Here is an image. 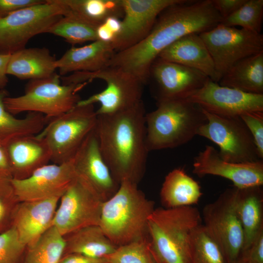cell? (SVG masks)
Returning <instances> with one entry per match:
<instances>
[{"label": "cell", "mask_w": 263, "mask_h": 263, "mask_svg": "<svg viewBox=\"0 0 263 263\" xmlns=\"http://www.w3.org/2000/svg\"><path fill=\"white\" fill-rule=\"evenodd\" d=\"M222 19L211 0H180L159 14L142 41L115 53L108 66L129 73L145 84L151 64L164 49L187 35L212 29Z\"/></svg>", "instance_id": "6da1fadb"}, {"label": "cell", "mask_w": 263, "mask_h": 263, "mask_svg": "<svg viewBox=\"0 0 263 263\" xmlns=\"http://www.w3.org/2000/svg\"><path fill=\"white\" fill-rule=\"evenodd\" d=\"M145 115L142 100L126 110L97 115L95 132L100 151L119 184L138 185L144 174L149 152Z\"/></svg>", "instance_id": "7a4b0ae2"}, {"label": "cell", "mask_w": 263, "mask_h": 263, "mask_svg": "<svg viewBox=\"0 0 263 263\" xmlns=\"http://www.w3.org/2000/svg\"><path fill=\"white\" fill-rule=\"evenodd\" d=\"M137 186L129 181L121 183L103 204L99 226L117 247L149 236L148 221L154 203Z\"/></svg>", "instance_id": "3957f363"}, {"label": "cell", "mask_w": 263, "mask_h": 263, "mask_svg": "<svg viewBox=\"0 0 263 263\" xmlns=\"http://www.w3.org/2000/svg\"><path fill=\"white\" fill-rule=\"evenodd\" d=\"M155 110L145 115L149 151L183 145L198 135L207 121L202 109L187 99L156 102Z\"/></svg>", "instance_id": "277c9868"}, {"label": "cell", "mask_w": 263, "mask_h": 263, "mask_svg": "<svg viewBox=\"0 0 263 263\" xmlns=\"http://www.w3.org/2000/svg\"><path fill=\"white\" fill-rule=\"evenodd\" d=\"M201 222L200 211L192 206L154 209L148 219V231L162 263H191L190 239Z\"/></svg>", "instance_id": "5b68a950"}, {"label": "cell", "mask_w": 263, "mask_h": 263, "mask_svg": "<svg viewBox=\"0 0 263 263\" xmlns=\"http://www.w3.org/2000/svg\"><path fill=\"white\" fill-rule=\"evenodd\" d=\"M97 79L104 81L106 88L77 103L85 105L99 103L97 115L114 113L142 101L144 84L130 74L115 67L107 66L96 72H76L60 76L64 85L88 84Z\"/></svg>", "instance_id": "8992f818"}, {"label": "cell", "mask_w": 263, "mask_h": 263, "mask_svg": "<svg viewBox=\"0 0 263 263\" xmlns=\"http://www.w3.org/2000/svg\"><path fill=\"white\" fill-rule=\"evenodd\" d=\"M86 84H62L60 76L56 73L48 78L29 80L24 94L6 97L4 104L14 115L24 112H35L50 120L75 107L81 100L77 92Z\"/></svg>", "instance_id": "52a82bcc"}, {"label": "cell", "mask_w": 263, "mask_h": 263, "mask_svg": "<svg viewBox=\"0 0 263 263\" xmlns=\"http://www.w3.org/2000/svg\"><path fill=\"white\" fill-rule=\"evenodd\" d=\"M97 116L94 105L77 104L67 112L49 120L38 135L44 139L51 161H70L88 135L94 130Z\"/></svg>", "instance_id": "ba28073f"}, {"label": "cell", "mask_w": 263, "mask_h": 263, "mask_svg": "<svg viewBox=\"0 0 263 263\" xmlns=\"http://www.w3.org/2000/svg\"><path fill=\"white\" fill-rule=\"evenodd\" d=\"M64 13L55 0H46L0 19V54L12 55L25 48L34 36L48 33Z\"/></svg>", "instance_id": "9c48e42d"}, {"label": "cell", "mask_w": 263, "mask_h": 263, "mask_svg": "<svg viewBox=\"0 0 263 263\" xmlns=\"http://www.w3.org/2000/svg\"><path fill=\"white\" fill-rule=\"evenodd\" d=\"M212 59L218 83L235 63L263 51V36L219 24L199 34Z\"/></svg>", "instance_id": "30bf717a"}, {"label": "cell", "mask_w": 263, "mask_h": 263, "mask_svg": "<svg viewBox=\"0 0 263 263\" xmlns=\"http://www.w3.org/2000/svg\"><path fill=\"white\" fill-rule=\"evenodd\" d=\"M104 200L76 175L61 196L53 225L63 236L82 227L98 225Z\"/></svg>", "instance_id": "8fae6325"}, {"label": "cell", "mask_w": 263, "mask_h": 263, "mask_svg": "<svg viewBox=\"0 0 263 263\" xmlns=\"http://www.w3.org/2000/svg\"><path fill=\"white\" fill-rule=\"evenodd\" d=\"M202 110L207 121L200 128L198 135L218 145L223 160L233 163L263 160L253 138L240 117L220 116Z\"/></svg>", "instance_id": "7c38bea8"}, {"label": "cell", "mask_w": 263, "mask_h": 263, "mask_svg": "<svg viewBox=\"0 0 263 263\" xmlns=\"http://www.w3.org/2000/svg\"><path fill=\"white\" fill-rule=\"evenodd\" d=\"M237 188L225 190L203 209L205 229L220 247L228 263H234L242 254L243 230L236 210Z\"/></svg>", "instance_id": "4fadbf2b"}, {"label": "cell", "mask_w": 263, "mask_h": 263, "mask_svg": "<svg viewBox=\"0 0 263 263\" xmlns=\"http://www.w3.org/2000/svg\"><path fill=\"white\" fill-rule=\"evenodd\" d=\"M209 78L196 70L157 57L150 68L148 81H151L153 96L158 102L187 99Z\"/></svg>", "instance_id": "5bb4252c"}, {"label": "cell", "mask_w": 263, "mask_h": 263, "mask_svg": "<svg viewBox=\"0 0 263 263\" xmlns=\"http://www.w3.org/2000/svg\"><path fill=\"white\" fill-rule=\"evenodd\" d=\"M187 99L220 116L240 117L248 112H263V94L222 86L209 78Z\"/></svg>", "instance_id": "9a60e30c"}, {"label": "cell", "mask_w": 263, "mask_h": 263, "mask_svg": "<svg viewBox=\"0 0 263 263\" xmlns=\"http://www.w3.org/2000/svg\"><path fill=\"white\" fill-rule=\"evenodd\" d=\"M180 0H121V31L112 43L116 52L137 44L149 34L159 14Z\"/></svg>", "instance_id": "2e32d148"}, {"label": "cell", "mask_w": 263, "mask_h": 263, "mask_svg": "<svg viewBox=\"0 0 263 263\" xmlns=\"http://www.w3.org/2000/svg\"><path fill=\"white\" fill-rule=\"evenodd\" d=\"M76 176L71 160L61 164H48L26 178L11 180L20 202L61 196Z\"/></svg>", "instance_id": "e0dca14e"}, {"label": "cell", "mask_w": 263, "mask_h": 263, "mask_svg": "<svg viewBox=\"0 0 263 263\" xmlns=\"http://www.w3.org/2000/svg\"><path fill=\"white\" fill-rule=\"evenodd\" d=\"M192 172L199 177L221 176L230 180L239 188L263 185V160L246 163L224 161L213 146L206 145L194 159Z\"/></svg>", "instance_id": "ac0fdd59"}, {"label": "cell", "mask_w": 263, "mask_h": 263, "mask_svg": "<svg viewBox=\"0 0 263 263\" xmlns=\"http://www.w3.org/2000/svg\"><path fill=\"white\" fill-rule=\"evenodd\" d=\"M71 160L76 175L85 180L105 201L117 190L119 184L114 179L101 153L95 129Z\"/></svg>", "instance_id": "d6986e66"}, {"label": "cell", "mask_w": 263, "mask_h": 263, "mask_svg": "<svg viewBox=\"0 0 263 263\" xmlns=\"http://www.w3.org/2000/svg\"><path fill=\"white\" fill-rule=\"evenodd\" d=\"M61 196L20 202L14 212L13 226L20 241L27 247L34 244L53 226Z\"/></svg>", "instance_id": "ffe728a7"}, {"label": "cell", "mask_w": 263, "mask_h": 263, "mask_svg": "<svg viewBox=\"0 0 263 263\" xmlns=\"http://www.w3.org/2000/svg\"><path fill=\"white\" fill-rule=\"evenodd\" d=\"M4 148L12 179L26 178L51 161L49 147L38 134L15 138Z\"/></svg>", "instance_id": "44dd1931"}, {"label": "cell", "mask_w": 263, "mask_h": 263, "mask_svg": "<svg viewBox=\"0 0 263 263\" xmlns=\"http://www.w3.org/2000/svg\"><path fill=\"white\" fill-rule=\"evenodd\" d=\"M158 57L196 70L216 82L212 59L199 34L180 38L164 49Z\"/></svg>", "instance_id": "7402d4cb"}, {"label": "cell", "mask_w": 263, "mask_h": 263, "mask_svg": "<svg viewBox=\"0 0 263 263\" xmlns=\"http://www.w3.org/2000/svg\"><path fill=\"white\" fill-rule=\"evenodd\" d=\"M115 52L112 43L95 40L80 47H72L56 60L59 75L94 72L108 66Z\"/></svg>", "instance_id": "603a6c76"}, {"label": "cell", "mask_w": 263, "mask_h": 263, "mask_svg": "<svg viewBox=\"0 0 263 263\" xmlns=\"http://www.w3.org/2000/svg\"><path fill=\"white\" fill-rule=\"evenodd\" d=\"M56 60L46 48H24L10 55L6 73L21 80L48 78L56 74Z\"/></svg>", "instance_id": "cb8c5ba5"}, {"label": "cell", "mask_w": 263, "mask_h": 263, "mask_svg": "<svg viewBox=\"0 0 263 263\" xmlns=\"http://www.w3.org/2000/svg\"><path fill=\"white\" fill-rule=\"evenodd\" d=\"M261 187L237 188L236 210L244 235L242 253L249 248L263 230V193Z\"/></svg>", "instance_id": "d4e9b609"}, {"label": "cell", "mask_w": 263, "mask_h": 263, "mask_svg": "<svg viewBox=\"0 0 263 263\" xmlns=\"http://www.w3.org/2000/svg\"><path fill=\"white\" fill-rule=\"evenodd\" d=\"M202 193L199 183L183 169H175L165 177L160 198L163 207L191 206L198 203Z\"/></svg>", "instance_id": "484cf974"}, {"label": "cell", "mask_w": 263, "mask_h": 263, "mask_svg": "<svg viewBox=\"0 0 263 263\" xmlns=\"http://www.w3.org/2000/svg\"><path fill=\"white\" fill-rule=\"evenodd\" d=\"M219 84L247 93L263 94V51L235 63Z\"/></svg>", "instance_id": "4316f807"}, {"label": "cell", "mask_w": 263, "mask_h": 263, "mask_svg": "<svg viewBox=\"0 0 263 263\" xmlns=\"http://www.w3.org/2000/svg\"><path fill=\"white\" fill-rule=\"evenodd\" d=\"M64 254L76 253L94 258H107L117 247L98 225L78 229L64 236Z\"/></svg>", "instance_id": "83f0119b"}, {"label": "cell", "mask_w": 263, "mask_h": 263, "mask_svg": "<svg viewBox=\"0 0 263 263\" xmlns=\"http://www.w3.org/2000/svg\"><path fill=\"white\" fill-rule=\"evenodd\" d=\"M8 96L5 89H0V146L3 148L17 137L39 133L48 122L43 114L35 112L23 118H16L5 109L4 99Z\"/></svg>", "instance_id": "f1b7e54d"}, {"label": "cell", "mask_w": 263, "mask_h": 263, "mask_svg": "<svg viewBox=\"0 0 263 263\" xmlns=\"http://www.w3.org/2000/svg\"><path fill=\"white\" fill-rule=\"evenodd\" d=\"M64 10V15L73 16L98 26L110 17L123 16L121 0H55Z\"/></svg>", "instance_id": "f546056e"}, {"label": "cell", "mask_w": 263, "mask_h": 263, "mask_svg": "<svg viewBox=\"0 0 263 263\" xmlns=\"http://www.w3.org/2000/svg\"><path fill=\"white\" fill-rule=\"evenodd\" d=\"M65 247L64 236L53 225L27 247L23 263H59Z\"/></svg>", "instance_id": "4dcf8cb0"}, {"label": "cell", "mask_w": 263, "mask_h": 263, "mask_svg": "<svg viewBox=\"0 0 263 263\" xmlns=\"http://www.w3.org/2000/svg\"><path fill=\"white\" fill-rule=\"evenodd\" d=\"M189 251L191 263H228L223 251L203 225L193 231Z\"/></svg>", "instance_id": "1f68e13d"}, {"label": "cell", "mask_w": 263, "mask_h": 263, "mask_svg": "<svg viewBox=\"0 0 263 263\" xmlns=\"http://www.w3.org/2000/svg\"><path fill=\"white\" fill-rule=\"evenodd\" d=\"M97 26L76 17L63 16L49 30L48 33L60 37L71 44L97 40Z\"/></svg>", "instance_id": "d6a6232c"}, {"label": "cell", "mask_w": 263, "mask_h": 263, "mask_svg": "<svg viewBox=\"0 0 263 263\" xmlns=\"http://www.w3.org/2000/svg\"><path fill=\"white\" fill-rule=\"evenodd\" d=\"M107 259L108 263H162L149 236L118 246Z\"/></svg>", "instance_id": "836d02e7"}, {"label": "cell", "mask_w": 263, "mask_h": 263, "mask_svg": "<svg viewBox=\"0 0 263 263\" xmlns=\"http://www.w3.org/2000/svg\"><path fill=\"white\" fill-rule=\"evenodd\" d=\"M263 17V0H246L236 12L222 20L220 24L240 26L242 29L261 33Z\"/></svg>", "instance_id": "e575fe53"}, {"label": "cell", "mask_w": 263, "mask_h": 263, "mask_svg": "<svg viewBox=\"0 0 263 263\" xmlns=\"http://www.w3.org/2000/svg\"><path fill=\"white\" fill-rule=\"evenodd\" d=\"M11 179L0 177V233L12 226L13 215L19 203Z\"/></svg>", "instance_id": "d590c367"}, {"label": "cell", "mask_w": 263, "mask_h": 263, "mask_svg": "<svg viewBox=\"0 0 263 263\" xmlns=\"http://www.w3.org/2000/svg\"><path fill=\"white\" fill-rule=\"evenodd\" d=\"M26 248L13 226L0 233V263H20Z\"/></svg>", "instance_id": "8d00e7d4"}, {"label": "cell", "mask_w": 263, "mask_h": 263, "mask_svg": "<svg viewBox=\"0 0 263 263\" xmlns=\"http://www.w3.org/2000/svg\"><path fill=\"white\" fill-rule=\"evenodd\" d=\"M240 118L249 131L255 142L259 156L263 159V112L244 113Z\"/></svg>", "instance_id": "74e56055"}, {"label": "cell", "mask_w": 263, "mask_h": 263, "mask_svg": "<svg viewBox=\"0 0 263 263\" xmlns=\"http://www.w3.org/2000/svg\"><path fill=\"white\" fill-rule=\"evenodd\" d=\"M42 0H0V19L28 6L42 2Z\"/></svg>", "instance_id": "f35d334b"}, {"label": "cell", "mask_w": 263, "mask_h": 263, "mask_svg": "<svg viewBox=\"0 0 263 263\" xmlns=\"http://www.w3.org/2000/svg\"><path fill=\"white\" fill-rule=\"evenodd\" d=\"M246 0H211L213 7L222 19L236 12Z\"/></svg>", "instance_id": "ab89813d"}, {"label": "cell", "mask_w": 263, "mask_h": 263, "mask_svg": "<svg viewBox=\"0 0 263 263\" xmlns=\"http://www.w3.org/2000/svg\"><path fill=\"white\" fill-rule=\"evenodd\" d=\"M241 254L253 263H263V230L253 240L249 248Z\"/></svg>", "instance_id": "60d3db41"}, {"label": "cell", "mask_w": 263, "mask_h": 263, "mask_svg": "<svg viewBox=\"0 0 263 263\" xmlns=\"http://www.w3.org/2000/svg\"><path fill=\"white\" fill-rule=\"evenodd\" d=\"M59 263H108L107 258H94L76 253L63 255Z\"/></svg>", "instance_id": "b9f144b4"}, {"label": "cell", "mask_w": 263, "mask_h": 263, "mask_svg": "<svg viewBox=\"0 0 263 263\" xmlns=\"http://www.w3.org/2000/svg\"><path fill=\"white\" fill-rule=\"evenodd\" d=\"M10 55L0 54V89H5L8 82L6 70Z\"/></svg>", "instance_id": "7bdbcfd3"}, {"label": "cell", "mask_w": 263, "mask_h": 263, "mask_svg": "<svg viewBox=\"0 0 263 263\" xmlns=\"http://www.w3.org/2000/svg\"><path fill=\"white\" fill-rule=\"evenodd\" d=\"M0 177L12 178L11 170L4 148L0 146Z\"/></svg>", "instance_id": "ee69618b"}, {"label": "cell", "mask_w": 263, "mask_h": 263, "mask_svg": "<svg viewBox=\"0 0 263 263\" xmlns=\"http://www.w3.org/2000/svg\"><path fill=\"white\" fill-rule=\"evenodd\" d=\"M234 263H253L245 255L241 254Z\"/></svg>", "instance_id": "f6af8a7d"}]
</instances>
